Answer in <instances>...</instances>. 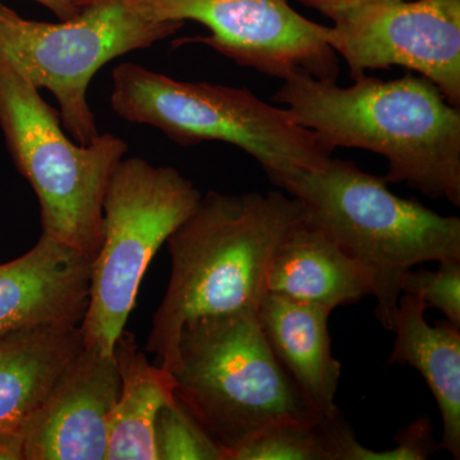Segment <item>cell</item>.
<instances>
[{
    "label": "cell",
    "mask_w": 460,
    "mask_h": 460,
    "mask_svg": "<svg viewBox=\"0 0 460 460\" xmlns=\"http://www.w3.org/2000/svg\"><path fill=\"white\" fill-rule=\"evenodd\" d=\"M352 86L313 75L284 80L272 102L337 147L385 157L387 183H407L429 199L460 205V108L435 84L408 71L398 80L363 75Z\"/></svg>",
    "instance_id": "1"
},
{
    "label": "cell",
    "mask_w": 460,
    "mask_h": 460,
    "mask_svg": "<svg viewBox=\"0 0 460 460\" xmlns=\"http://www.w3.org/2000/svg\"><path fill=\"white\" fill-rule=\"evenodd\" d=\"M304 217L298 199L280 190L224 195L208 190L169 235L171 278L148 334V353L172 372L181 330L190 321L257 310L271 259Z\"/></svg>",
    "instance_id": "2"
},
{
    "label": "cell",
    "mask_w": 460,
    "mask_h": 460,
    "mask_svg": "<svg viewBox=\"0 0 460 460\" xmlns=\"http://www.w3.org/2000/svg\"><path fill=\"white\" fill-rule=\"evenodd\" d=\"M298 199L319 226L370 274L376 317L392 332L402 277L426 262L460 261V219L444 217L387 189L384 177L330 157L314 171L269 178Z\"/></svg>",
    "instance_id": "3"
},
{
    "label": "cell",
    "mask_w": 460,
    "mask_h": 460,
    "mask_svg": "<svg viewBox=\"0 0 460 460\" xmlns=\"http://www.w3.org/2000/svg\"><path fill=\"white\" fill-rule=\"evenodd\" d=\"M171 374L175 399L222 447L224 460L270 426L321 419L272 353L255 310L186 323Z\"/></svg>",
    "instance_id": "4"
},
{
    "label": "cell",
    "mask_w": 460,
    "mask_h": 460,
    "mask_svg": "<svg viewBox=\"0 0 460 460\" xmlns=\"http://www.w3.org/2000/svg\"><path fill=\"white\" fill-rule=\"evenodd\" d=\"M111 80V104L118 117L154 127L183 147L226 142L255 157L269 178L319 169L332 155L286 108L250 90L186 83L131 62L115 66Z\"/></svg>",
    "instance_id": "5"
},
{
    "label": "cell",
    "mask_w": 460,
    "mask_h": 460,
    "mask_svg": "<svg viewBox=\"0 0 460 460\" xmlns=\"http://www.w3.org/2000/svg\"><path fill=\"white\" fill-rule=\"evenodd\" d=\"M0 128L40 204L42 234L90 257L102 246V202L128 145L113 133L80 145L60 113L0 54Z\"/></svg>",
    "instance_id": "6"
},
{
    "label": "cell",
    "mask_w": 460,
    "mask_h": 460,
    "mask_svg": "<svg viewBox=\"0 0 460 460\" xmlns=\"http://www.w3.org/2000/svg\"><path fill=\"white\" fill-rule=\"evenodd\" d=\"M201 198L172 166L142 157L120 160L102 202V246L93 259L89 305L80 325L84 347L113 354L148 265Z\"/></svg>",
    "instance_id": "7"
},
{
    "label": "cell",
    "mask_w": 460,
    "mask_h": 460,
    "mask_svg": "<svg viewBox=\"0 0 460 460\" xmlns=\"http://www.w3.org/2000/svg\"><path fill=\"white\" fill-rule=\"evenodd\" d=\"M183 25L145 20L123 0H89L77 17L58 23L27 20L0 2V54L36 89L54 95L66 131L89 145L100 135L87 102L93 75L115 58L146 49Z\"/></svg>",
    "instance_id": "8"
},
{
    "label": "cell",
    "mask_w": 460,
    "mask_h": 460,
    "mask_svg": "<svg viewBox=\"0 0 460 460\" xmlns=\"http://www.w3.org/2000/svg\"><path fill=\"white\" fill-rule=\"evenodd\" d=\"M330 18L323 40L352 80L402 66L428 78L460 107V0H298Z\"/></svg>",
    "instance_id": "9"
},
{
    "label": "cell",
    "mask_w": 460,
    "mask_h": 460,
    "mask_svg": "<svg viewBox=\"0 0 460 460\" xmlns=\"http://www.w3.org/2000/svg\"><path fill=\"white\" fill-rule=\"evenodd\" d=\"M155 22L195 21L210 35L177 42L206 45L238 66L287 80L295 75L337 81L335 51L323 38L325 26L299 14L290 0H123Z\"/></svg>",
    "instance_id": "10"
},
{
    "label": "cell",
    "mask_w": 460,
    "mask_h": 460,
    "mask_svg": "<svg viewBox=\"0 0 460 460\" xmlns=\"http://www.w3.org/2000/svg\"><path fill=\"white\" fill-rule=\"evenodd\" d=\"M119 393L113 354L84 347L23 425L25 460H107Z\"/></svg>",
    "instance_id": "11"
},
{
    "label": "cell",
    "mask_w": 460,
    "mask_h": 460,
    "mask_svg": "<svg viewBox=\"0 0 460 460\" xmlns=\"http://www.w3.org/2000/svg\"><path fill=\"white\" fill-rule=\"evenodd\" d=\"M93 260L41 234L38 243L0 263V337L16 330L83 323Z\"/></svg>",
    "instance_id": "12"
},
{
    "label": "cell",
    "mask_w": 460,
    "mask_h": 460,
    "mask_svg": "<svg viewBox=\"0 0 460 460\" xmlns=\"http://www.w3.org/2000/svg\"><path fill=\"white\" fill-rule=\"evenodd\" d=\"M330 314L320 305L274 293H266L256 310L272 353L323 420L341 416L335 401L341 365L332 356Z\"/></svg>",
    "instance_id": "13"
},
{
    "label": "cell",
    "mask_w": 460,
    "mask_h": 460,
    "mask_svg": "<svg viewBox=\"0 0 460 460\" xmlns=\"http://www.w3.org/2000/svg\"><path fill=\"white\" fill-rule=\"evenodd\" d=\"M266 292L334 311L372 296L370 274L328 233L302 217L272 256Z\"/></svg>",
    "instance_id": "14"
},
{
    "label": "cell",
    "mask_w": 460,
    "mask_h": 460,
    "mask_svg": "<svg viewBox=\"0 0 460 460\" xmlns=\"http://www.w3.org/2000/svg\"><path fill=\"white\" fill-rule=\"evenodd\" d=\"M417 293H402L390 365L411 366L431 390L443 422L438 447L460 459V329L449 321L431 326Z\"/></svg>",
    "instance_id": "15"
},
{
    "label": "cell",
    "mask_w": 460,
    "mask_h": 460,
    "mask_svg": "<svg viewBox=\"0 0 460 460\" xmlns=\"http://www.w3.org/2000/svg\"><path fill=\"white\" fill-rule=\"evenodd\" d=\"M80 325L35 326L0 337V429L20 428L84 349Z\"/></svg>",
    "instance_id": "16"
},
{
    "label": "cell",
    "mask_w": 460,
    "mask_h": 460,
    "mask_svg": "<svg viewBox=\"0 0 460 460\" xmlns=\"http://www.w3.org/2000/svg\"><path fill=\"white\" fill-rule=\"evenodd\" d=\"M113 356L120 375V393L109 423L107 460H157V414L177 402L174 380L162 366L148 362L126 330L115 341Z\"/></svg>",
    "instance_id": "17"
},
{
    "label": "cell",
    "mask_w": 460,
    "mask_h": 460,
    "mask_svg": "<svg viewBox=\"0 0 460 460\" xmlns=\"http://www.w3.org/2000/svg\"><path fill=\"white\" fill-rule=\"evenodd\" d=\"M352 429L335 420H288L257 432L226 460H341Z\"/></svg>",
    "instance_id": "18"
},
{
    "label": "cell",
    "mask_w": 460,
    "mask_h": 460,
    "mask_svg": "<svg viewBox=\"0 0 460 460\" xmlns=\"http://www.w3.org/2000/svg\"><path fill=\"white\" fill-rule=\"evenodd\" d=\"M155 449L157 460H224L222 447L178 402L157 414Z\"/></svg>",
    "instance_id": "19"
},
{
    "label": "cell",
    "mask_w": 460,
    "mask_h": 460,
    "mask_svg": "<svg viewBox=\"0 0 460 460\" xmlns=\"http://www.w3.org/2000/svg\"><path fill=\"white\" fill-rule=\"evenodd\" d=\"M417 293L428 308H436L460 329V261L438 262L436 271H408L402 293Z\"/></svg>",
    "instance_id": "20"
},
{
    "label": "cell",
    "mask_w": 460,
    "mask_h": 460,
    "mask_svg": "<svg viewBox=\"0 0 460 460\" xmlns=\"http://www.w3.org/2000/svg\"><path fill=\"white\" fill-rule=\"evenodd\" d=\"M394 449L376 452L357 441L354 435L345 440L341 460H426L440 449L432 435L431 420L420 417L395 435Z\"/></svg>",
    "instance_id": "21"
},
{
    "label": "cell",
    "mask_w": 460,
    "mask_h": 460,
    "mask_svg": "<svg viewBox=\"0 0 460 460\" xmlns=\"http://www.w3.org/2000/svg\"><path fill=\"white\" fill-rule=\"evenodd\" d=\"M0 460H25L23 426L0 429Z\"/></svg>",
    "instance_id": "22"
},
{
    "label": "cell",
    "mask_w": 460,
    "mask_h": 460,
    "mask_svg": "<svg viewBox=\"0 0 460 460\" xmlns=\"http://www.w3.org/2000/svg\"><path fill=\"white\" fill-rule=\"evenodd\" d=\"M35 2L53 12L58 20L66 21L77 17L89 0H35Z\"/></svg>",
    "instance_id": "23"
}]
</instances>
